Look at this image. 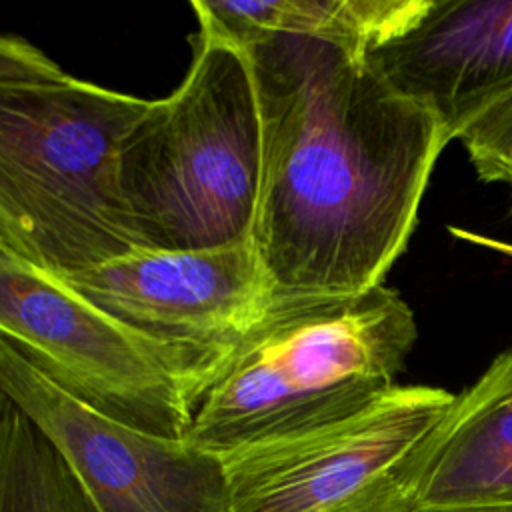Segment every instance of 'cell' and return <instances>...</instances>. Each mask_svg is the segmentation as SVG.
<instances>
[{
  "instance_id": "obj_11",
  "label": "cell",
  "mask_w": 512,
  "mask_h": 512,
  "mask_svg": "<svg viewBox=\"0 0 512 512\" xmlns=\"http://www.w3.org/2000/svg\"><path fill=\"white\" fill-rule=\"evenodd\" d=\"M430 4L432 0H196L190 8L198 30L234 46L290 34L368 56L418 24Z\"/></svg>"
},
{
  "instance_id": "obj_3",
  "label": "cell",
  "mask_w": 512,
  "mask_h": 512,
  "mask_svg": "<svg viewBox=\"0 0 512 512\" xmlns=\"http://www.w3.org/2000/svg\"><path fill=\"white\" fill-rule=\"evenodd\" d=\"M148 102L70 74L0 80V252L68 274L140 250L116 158Z\"/></svg>"
},
{
  "instance_id": "obj_9",
  "label": "cell",
  "mask_w": 512,
  "mask_h": 512,
  "mask_svg": "<svg viewBox=\"0 0 512 512\" xmlns=\"http://www.w3.org/2000/svg\"><path fill=\"white\" fill-rule=\"evenodd\" d=\"M378 512H512V346L454 394Z\"/></svg>"
},
{
  "instance_id": "obj_1",
  "label": "cell",
  "mask_w": 512,
  "mask_h": 512,
  "mask_svg": "<svg viewBox=\"0 0 512 512\" xmlns=\"http://www.w3.org/2000/svg\"><path fill=\"white\" fill-rule=\"evenodd\" d=\"M238 48L260 116L252 240L276 300L384 284L452 142L444 122L330 42L274 34Z\"/></svg>"
},
{
  "instance_id": "obj_4",
  "label": "cell",
  "mask_w": 512,
  "mask_h": 512,
  "mask_svg": "<svg viewBox=\"0 0 512 512\" xmlns=\"http://www.w3.org/2000/svg\"><path fill=\"white\" fill-rule=\"evenodd\" d=\"M418 340L404 296L386 286L278 302L202 394L186 440L224 456L344 410L398 382Z\"/></svg>"
},
{
  "instance_id": "obj_7",
  "label": "cell",
  "mask_w": 512,
  "mask_h": 512,
  "mask_svg": "<svg viewBox=\"0 0 512 512\" xmlns=\"http://www.w3.org/2000/svg\"><path fill=\"white\" fill-rule=\"evenodd\" d=\"M0 392L48 436L98 512H232L224 462L76 400L0 340Z\"/></svg>"
},
{
  "instance_id": "obj_6",
  "label": "cell",
  "mask_w": 512,
  "mask_h": 512,
  "mask_svg": "<svg viewBox=\"0 0 512 512\" xmlns=\"http://www.w3.org/2000/svg\"><path fill=\"white\" fill-rule=\"evenodd\" d=\"M452 398L440 386L378 384L330 418L220 456L232 512H378Z\"/></svg>"
},
{
  "instance_id": "obj_14",
  "label": "cell",
  "mask_w": 512,
  "mask_h": 512,
  "mask_svg": "<svg viewBox=\"0 0 512 512\" xmlns=\"http://www.w3.org/2000/svg\"><path fill=\"white\" fill-rule=\"evenodd\" d=\"M66 72L32 42L0 34V80L60 78Z\"/></svg>"
},
{
  "instance_id": "obj_15",
  "label": "cell",
  "mask_w": 512,
  "mask_h": 512,
  "mask_svg": "<svg viewBox=\"0 0 512 512\" xmlns=\"http://www.w3.org/2000/svg\"><path fill=\"white\" fill-rule=\"evenodd\" d=\"M476 176L488 184H504L510 192V216H512V144L490 152L474 162H470Z\"/></svg>"
},
{
  "instance_id": "obj_8",
  "label": "cell",
  "mask_w": 512,
  "mask_h": 512,
  "mask_svg": "<svg viewBox=\"0 0 512 512\" xmlns=\"http://www.w3.org/2000/svg\"><path fill=\"white\" fill-rule=\"evenodd\" d=\"M48 274L140 332L226 352L278 304L252 236L202 250H132L80 272Z\"/></svg>"
},
{
  "instance_id": "obj_13",
  "label": "cell",
  "mask_w": 512,
  "mask_h": 512,
  "mask_svg": "<svg viewBox=\"0 0 512 512\" xmlns=\"http://www.w3.org/2000/svg\"><path fill=\"white\" fill-rule=\"evenodd\" d=\"M474 162L490 152L512 144V90L488 106L460 136L458 140Z\"/></svg>"
},
{
  "instance_id": "obj_12",
  "label": "cell",
  "mask_w": 512,
  "mask_h": 512,
  "mask_svg": "<svg viewBox=\"0 0 512 512\" xmlns=\"http://www.w3.org/2000/svg\"><path fill=\"white\" fill-rule=\"evenodd\" d=\"M0 512H98L48 436L2 392Z\"/></svg>"
},
{
  "instance_id": "obj_10",
  "label": "cell",
  "mask_w": 512,
  "mask_h": 512,
  "mask_svg": "<svg viewBox=\"0 0 512 512\" xmlns=\"http://www.w3.org/2000/svg\"><path fill=\"white\" fill-rule=\"evenodd\" d=\"M366 58L454 142L512 90V0H432L418 24Z\"/></svg>"
},
{
  "instance_id": "obj_2",
  "label": "cell",
  "mask_w": 512,
  "mask_h": 512,
  "mask_svg": "<svg viewBox=\"0 0 512 512\" xmlns=\"http://www.w3.org/2000/svg\"><path fill=\"white\" fill-rule=\"evenodd\" d=\"M182 82L120 142L116 182L140 250H202L252 236L260 186V116L246 54L190 36Z\"/></svg>"
},
{
  "instance_id": "obj_16",
  "label": "cell",
  "mask_w": 512,
  "mask_h": 512,
  "mask_svg": "<svg viewBox=\"0 0 512 512\" xmlns=\"http://www.w3.org/2000/svg\"><path fill=\"white\" fill-rule=\"evenodd\" d=\"M448 234L454 238V240H460L464 244H470V246H478V248H486V250H492L500 256H506L512 260V242L508 240H502V238H494V236H488V234H482V232H476V230H468L464 226H448L446 228Z\"/></svg>"
},
{
  "instance_id": "obj_5",
  "label": "cell",
  "mask_w": 512,
  "mask_h": 512,
  "mask_svg": "<svg viewBox=\"0 0 512 512\" xmlns=\"http://www.w3.org/2000/svg\"><path fill=\"white\" fill-rule=\"evenodd\" d=\"M0 340L58 388L146 434L184 440L230 352L166 342L0 252Z\"/></svg>"
}]
</instances>
